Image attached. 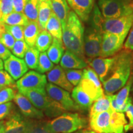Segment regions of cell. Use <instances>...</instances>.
<instances>
[{
	"mask_svg": "<svg viewBox=\"0 0 133 133\" xmlns=\"http://www.w3.org/2000/svg\"><path fill=\"white\" fill-rule=\"evenodd\" d=\"M133 51L125 49L117 54V59L112 74L102 83L105 94L112 95L126 84L132 74Z\"/></svg>",
	"mask_w": 133,
	"mask_h": 133,
	"instance_id": "1",
	"label": "cell"
},
{
	"mask_svg": "<svg viewBox=\"0 0 133 133\" xmlns=\"http://www.w3.org/2000/svg\"><path fill=\"white\" fill-rule=\"evenodd\" d=\"M84 26L78 16L73 11L69 12L66 24L62 28V41L66 50L84 60L83 48Z\"/></svg>",
	"mask_w": 133,
	"mask_h": 133,
	"instance_id": "2",
	"label": "cell"
},
{
	"mask_svg": "<svg viewBox=\"0 0 133 133\" xmlns=\"http://www.w3.org/2000/svg\"><path fill=\"white\" fill-rule=\"evenodd\" d=\"M89 124L87 118L78 112H66L47 121L46 125L50 131L54 133H73Z\"/></svg>",
	"mask_w": 133,
	"mask_h": 133,
	"instance_id": "3",
	"label": "cell"
},
{
	"mask_svg": "<svg viewBox=\"0 0 133 133\" xmlns=\"http://www.w3.org/2000/svg\"><path fill=\"white\" fill-rule=\"evenodd\" d=\"M19 92L27 97L35 107L42 111L48 118H54L66 112L59 104L49 97L46 89L21 90Z\"/></svg>",
	"mask_w": 133,
	"mask_h": 133,
	"instance_id": "4",
	"label": "cell"
},
{
	"mask_svg": "<svg viewBox=\"0 0 133 133\" xmlns=\"http://www.w3.org/2000/svg\"><path fill=\"white\" fill-rule=\"evenodd\" d=\"M98 6L105 19H116L133 13V6L123 0H98Z\"/></svg>",
	"mask_w": 133,
	"mask_h": 133,
	"instance_id": "5",
	"label": "cell"
},
{
	"mask_svg": "<svg viewBox=\"0 0 133 133\" xmlns=\"http://www.w3.org/2000/svg\"><path fill=\"white\" fill-rule=\"evenodd\" d=\"M79 85L93 101L104 95V90L99 76L91 67L83 70V77Z\"/></svg>",
	"mask_w": 133,
	"mask_h": 133,
	"instance_id": "6",
	"label": "cell"
},
{
	"mask_svg": "<svg viewBox=\"0 0 133 133\" xmlns=\"http://www.w3.org/2000/svg\"><path fill=\"white\" fill-rule=\"evenodd\" d=\"M46 91L49 97L59 104L66 112L83 113L74 102L69 91L51 83H47Z\"/></svg>",
	"mask_w": 133,
	"mask_h": 133,
	"instance_id": "7",
	"label": "cell"
},
{
	"mask_svg": "<svg viewBox=\"0 0 133 133\" xmlns=\"http://www.w3.org/2000/svg\"><path fill=\"white\" fill-rule=\"evenodd\" d=\"M29 122L30 119L14 110L8 118L0 122V133H26Z\"/></svg>",
	"mask_w": 133,
	"mask_h": 133,
	"instance_id": "8",
	"label": "cell"
},
{
	"mask_svg": "<svg viewBox=\"0 0 133 133\" xmlns=\"http://www.w3.org/2000/svg\"><path fill=\"white\" fill-rule=\"evenodd\" d=\"M102 34L101 31L90 26L84 35L83 48L85 56L88 59L100 57L102 45Z\"/></svg>",
	"mask_w": 133,
	"mask_h": 133,
	"instance_id": "9",
	"label": "cell"
},
{
	"mask_svg": "<svg viewBox=\"0 0 133 133\" xmlns=\"http://www.w3.org/2000/svg\"><path fill=\"white\" fill-rule=\"evenodd\" d=\"M133 24V13L116 19H105L102 25L103 33H110L125 38Z\"/></svg>",
	"mask_w": 133,
	"mask_h": 133,
	"instance_id": "10",
	"label": "cell"
},
{
	"mask_svg": "<svg viewBox=\"0 0 133 133\" xmlns=\"http://www.w3.org/2000/svg\"><path fill=\"white\" fill-rule=\"evenodd\" d=\"M116 59L117 54L112 57H98L94 59H89L87 61V64H89L91 69L96 73L100 81L102 83L110 76Z\"/></svg>",
	"mask_w": 133,
	"mask_h": 133,
	"instance_id": "11",
	"label": "cell"
},
{
	"mask_svg": "<svg viewBox=\"0 0 133 133\" xmlns=\"http://www.w3.org/2000/svg\"><path fill=\"white\" fill-rule=\"evenodd\" d=\"M47 78L45 75L33 70L27 71L16 82L19 91L46 89Z\"/></svg>",
	"mask_w": 133,
	"mask_h": 133,
	"instance_id": "12",
	"label": "cell"
},
{
	"mask_svg": "<svg viewBox=\"0 0 133 133\" xmlns=\"http://www.w3.org/2000/svg\"><path fill=\"white\" fill-rule=\"evenodd\" d=\"M125 39L115 34L103 33L100 57H109L116 55L122 49Z\"/></svg>",
	"mask_w": 133,
	"mask_h": 133,
	"instance_id": "13",
	"label": "cell"
},
{
	"mask_svg": "<svg viewBox=\"0 0 133 133\" xmlns=\"http://www.w3.org/2000/svg\"><path fill=\"white\" fill-rule=\"evenodd\" d=\"M13 101L19 108L20 112L26 118L39 120L45 116L42 111L35 107L30 101L21 92H17Z\"/></svg>",
	"mask_w": 133,
	"mask_h": 133,
	"instance_id": "14",
	"label": "cell"
},
{
	"mask_svg": "<svg viewBox=\"0 0 133 133\" xmlns=\"http://www.w3.org/2000/svg\"><path fill=\"white\" fill-rule=\"evenodd\" d=\"M113 110H108L90 115L89 124L92 130L98 133H113L110 119Z\"/></svg>",
	"mask_w": 133,
	"mask_h": 133,
	"instance_id": "15",
	"label": "cell"
},
{
	"mask_svg": "<svg viewBox=\"0 0 133 133\" xmlns=\"http://www.w3.org/2000/svg\"><path fill=\"white\" fill-rule=\"evenodd\" d=\"M5 70L9 74L14 80H18L28 71L29 68L24 60L14 55L5 60L4 62Z\"/></svg>",
	"mask_w": 133,
	"mask_h": 133,
	"instance_id": "16",
	"label": "cell"
},
{
	"mask_svg": "<svg viewBox=\"0 0 133 133\" xmlns=\"http://www.w3.org/2000/svg\"><path fill=\"white\" fill-rule=\"evenodd\" d=\"M47 79L49 83L62 88L70 92L72 91L74 86L69 82L66 78L64 69L61 65L54 66V67L48 71L46 75Z\"/></svg>",
	"mask_w": 133,
	"mask_h": 133,
	"instance_id": "17",
	"label": "cell"
},
{
	"mask_svg": "<svg viewBox=\"0 0 133 133\" xmlns=\"http://www.w3.org/2000/svg\"><path fill=\"white\" fill-rule=\"evenodd\" d=\"M73 11L78 16L81 21L86 22L94 6V0H66Z\"/></svg>",
	"mask_w": 133,
	"mask_h": 133,
	"instance_id": "18",
	"label": "cell"
},
{
	"mask_svg": "<svg viewBox=\"0 0 133 133\" xmlns=\"http://www.w3.org/2000/svg\"><path fill=\"white\" fill-rule=\"evenodd\" d=\"M60 65L64 69H83L88 66L84 60L69 50H66L60 61Z\"/></svg>",
	"mask_w": 133,
	"mask_h": 133,
	"instance_id": "19",
	"label": "cell"
},
{
	"mask_svg": "<svg viewBox=\"0 0 133 133\" xmlns=\"http://www.w3.org/2000/svg\"><path fill=\"white\" fill-rule=\"evenodd\" d=\"M71 96L75 104L80 108L83 113L89 112L94 101L83 90L79 84L74 88L71 91Z\"/></svg>",
	"mask_w": 133,
	"mask_h": 133,
	"instance_id": "20",
	"label": "cell"
},
{
	"mask_svg": "<svg viewBox=\"0 0 133 133\" xmlns=\"http://www.w3.org/2000/svg\"><path fill=\"white\" fill-rule=\"evenodd\" d=\"M42 29L37 21H29L24 26V40L29 47H34L38 36Z\"/></svg>",
	"mask_w": 133,
	"mask_h": 133,
	"instance_id": "21",
	"label": "cell"
},
{
	"mask_svg": "<svg viewBox=\"0 0 133 133\" xmlns=\"http://www.w3.org/2000/svg\"><path fill=\"white\" fill-rule=\"evenodd\" d=\"M52 11L58 17L62 28L65 25L70 12V7L66 0H50Z\"/></svg>",
	"mask_w": 133,
	"mask_h": 133,
	"instance_id": "22",
	"label": "cell"
},
{
	"mask_svg": "<svg viewBox=\"0 0 133 133\" xmlns=\"http://www.w3.org/2000/svg\"><path fill=\"white\" fill-rule=\"evenodd\" d=\"M65 46L62 39L53 38L52 42L49 49L47 50V54L54 64H58L64 54Z\"/></svg>",
	"mask_w": 133,
	"mask_h": 133,
	"instance_id": "23",
	"label": "cell"
},
{
	"mask_svg": "<svg viewBox=\"0 0 133 133\" xmlns=\"http://www.w3.org/2000/svg\"><path fill=\"white\" fill-rule=\"evenodd\" d=\"M52 11L50 0H39L38 23L42 30H46V24Z\"/></svg>",
	"mask_w": 133,
	"mask_h": 133,
	"instance_id": "24",
	"label": "cell"
},
{
	"mask_svg": "<svg viewBox=\"0 0 133 133\" xmlns=\"http://www.w3.org/2000/svg\"><path fill=\"white\" fill-rule=\"evenodd\" d=\"M46 30L53 38L62 39V26L58 17L52 11L47 22Z\"/></svg>",
	"mask_w": 133,
	"mask_h": 133,
	"instance_id": "25",
	"label": "cell"
},
{
	"mask_svg": "<svg viewBox=\"0 0 133 133\" xmlns=\"http://www.w3.org/2000/svg\"><path fill=\"white\" fill-rule=\"evenodd\" d=\"M29 20L24 12L13 11L1 19V22L8 25H21L25 26Z\"/></svg>",
	"mask_w": 133,
	"mask_h": 133,
	"instance_id": "26",
	"label": "cell"
},
{
	"mask_svg": "<svg viewBox=\"0 0 133 133\" xmlns=\"http://www.w3.org/2000/svg\"><path fill=\"white\" fill-rule=\"evenodd\" d=\"M108 110H112L111 108L110 100L109 95L104 94L102 97L93 102L89 110V116Z\"/></svg>",
	"mask_w": 133,
	"mask_h": 133,
	"instance_id": "27",
	"label": "cell"
},
{
	"mask_svg": "<svg viewBox=\"0 0 133 133\" xmlns=\"http://www.w3.org/2000/svg\"><path fill=\"white\" fill-rule=\"evenodd\" d=\"M128 124L123 113L113 112L110 119L111 128L113 133H124V126Z\"/></svg>",
	"mask_w": 133,
	"mask_h": 133,
	"instance_id": "28",
	"label": "cell"
},
{
	"mask_svg": "<svg viewBox=\"0 0 133 133\" xmlns=\"http://www.w3.org/2000/svg\"><path fill=\"white\" fill-rule=\"evenodd\" d=\"M52 35L46 30H42L38 36L35 46L39 52H45L52 44Z\"/></svg>",
	"mask_w": 133,
	"mask_h": 133,
	"instance_id": "29",
	"label": "cell"
},
{
	"mask_svg": "<svg viewBox=\"0 0 133 133\" xmlns=\"http://www.w3.org/2000/svg\"><path fill=\"white\" fill-rule=\"evenodd\" d=\"M39 51L35 47H29L24 57V61L30 69L36 70L39 62Z\"/></svg>",
	"mask_w": 133,
	"mask_h": 133,
	"instance_id": "30",
	"label": "cell"
},
{
	"mask_svg": "<svg viewBox=\"0 0 133 133\" xmlns=\"http://www.w3.org/2000/svg\"><path fill=\"white\" fill-rule=\"evenodd\" d=\"M39 0H28L25 6L24 13L29 21L38 22Z\"/></svg>",
	"mask_w": 133,
	"mask_h": 133,
	"instance_id": "31",
	"label": "cell"
},
{
	"mask_svg": "<svg viewBox=\"0 0 133 133\" xmlns=\"http://www.w3.org/2000/svg\"><path fill=\"white\" fill-rule=\"evenodd\" d=\"M89 18L91 20V26L103 33L102 25L105 18L100 11L98 5L94 4Z\"/></svg>",
	"mask_w": 133,
	"mask_h": 133,
	"instance_id": "32",
	"label": "cell"
},
{
	"mask_svg": "<svg viewBox=\"0 0 133 133\" xmlns=\"http://www.w3.org/2000/svg\"><path fill=\"white\" fill-rule=\"evenodd\" d=\"M46 122L47 121L43 119H30L29 128L26 133H54L48 129Z\"/></svg>",
	"mask_w": 133,
	"mask_h": 133,
	"instance_id": "33",
	"label": "cell"
},
{
	"mask_svg": "<svg viewBox=\"0 0 133 133\" xmlns=\"http://www.w3.org/2000/svg\"><path fill=\"white\" fill-rule=\"evenodd\" d=\"M54 67V64L50 60L47 52H41L39 54V62L36 70L40 74H45L51 70Z\"/></svg>",
	"mask_w": 133,
	"mask_h": 133,
	"instance_id": "34",
	"label": "cell"
},
{
	"mask_svg": "<svg viewBox=\"0 0 133 133\" xmlns=\"http://www.w3.org/2000/svg\"><path fill=\"white\" fill-rule=\"evenodd\" d=\"M16 39L5 29L4 24H0V43L6 46L8 49L12 50L14 46Z\"/></svg>",
	"mask_w": 133,
	"mask_h": 133,
	"instance_id": "35",
	"label": "cell"
},
{
	"mask_svg": "<svg viewBox=\"0 0 133 133\" xmlns=\"http://www.w3.org/2000/svg\"><path fill=\"white\" fill-rule=\"evenodd\" d=\"M68 80L74 86L78 85L83 77L81 69H64Z\"/></svg>",
	"mask_w": 133,
	"mask_h": 133,
	"instance_id": "36",
	"label": "cell"
},
{
	"mask_svg": "<svg viewBox=\"0 0 133 133\" xmlns=\"http://www.w3.org/2000/svg\"><path fill=\"white\" fill-rule=\"evenodd\" d=\"M29 48V46L26 44L25 40L16 41L11 51L14 56L21 59H23Z\"/></svg>",
	"mask_w": 133,
	"mask_h": 133,
	"instance_id": "37",
	"label": "cell"
},
{
	"mask_svg": "<svg viewBox=\"0 0 133 133\" xmlns=\"http://www.w3.org/2000/svg\"><path fill=\"white\" fill-rule=\"evenodd\" d=\"M5 87L16 89V83L6 70H0V90Z\"/></svg>",
	"mask_w": 133,
	"mask_h": 133,
	"instance_id": "38",
	"label": "cell"
},
{
	"mask_svg": "<svg viewBox=\"0 0 133 133\" xmlns=\"http://www.w3.org/2000/svg\"><path fill=\"white\" fill-rule=\"evenodd\" d=\"M6 30L12 35L16 41L24 40V26L21 25H8L4 24Z\"/></svg>",
	"mask_w": 133,
	"mask_h": 133,
	"instance_id": "39",
	"label": "cell"
},
{
	"mask_svg": "<svg viewBox=\"0 0 133 133\" xmlns=\"http://www.w3.org/2000/svg\"><path fill=\"white\" fill-rule=\"evenodd\" d=\"M17 92L16 89L5 87L0 90V105L11 102L14 99Z\"/></svg>",
	"mask_w": 133,
	"mask_h": 133,
	"instance_id": "40",
	"label": "cell"
},
{
	"mask_svg": "<svg viewBox=\"0 0 133 133\" xmlns=\"http://www.w3.org/2000/svg\"><path fill=\"white\" fill-rule=\"evenodd\" d=\"M14 110V104L9 102L0 105V121L4 120L12 114Z\"/></svg>",
	"mask_w": 133,
	"mask_h": 133,
	"instance_id": "41",
	"label": "cell"
},
{
	"mask_svg": "<svg viewBox=\"0 0 133 133\" xmlns=\"http://www.w3.org/2000/svg\"><path fill=\"white\" fill-rule=\"evenodd\" d=\"M0 8L2 13L3 19L5 16H8L10 13L14 11L12 0H1L0 2Z\"/></svg>",
	"mask_w": 133,
	"mask_h": 133,
	"instance_id": "42",
	"label": "cell"
},
{
	"mask_svg": "<svg viewBox=\"0 0 133 133\" xmlns=\"http://www.w3.org/2000/svg\"><path fill=\"white\" fill-rule=\"evenodd\" d=\"M125 113L129 119V123L124 126V131L127 132L130 129H133V104L132 102L128 104Z\"/></svg>",
	"mask_w": 133,
	"mask_h": 133,
	"instance_id": "43",
	"label": "cell"
},
{
	"mask_svg": "<svg viewBox=\"0 0 133 133\" xmlns=\"http://www.w3.org/2000/svg\"><path fill=\"white\" fill-rule=\"evenodd\" d=\"M28 0H12L13 9L15 12H24L25 6Z\"/></svg>",
	"mask_w": 133,
	"mask_h": 133,
	"instance_id": "44",
	"label": "cell"
},
{
	"mask_svg": "<svg viewBox=\"0 0 133 133\" xmlns=\"http://www.w3.org/2000/svg\"><path fill=\"white\" fill-rule=\"evenodd\" d=\"M124 47L126 49L133 51V24L129 30L128 36L124 43Z\"/></svg>",
	"mask_w": 133,
	"mask_h": 133,
	"instance_id": "45",
	"label": "cell"
},
{
	"mask_svg": "<svg viewBox=\"0 0 133 133\" xmlns=\"http://www.w3.org/2000/svg\"><path fill=\"white\" fill-rule=\"evenodd\" d=\"M11 52L9 49L5 46L4 44L0 43V59L2 60H6L11 56Z\"/></svg>",
	"mask_w": 133,
	"mask_h": 133,
	"instance_id": "46",
	"label": "cell"
},
{
	"mask_svg": "<svg viewBox=\"0 0 133 133\" xmlns=\"http://www.w3.org/2000/svg\"><path fill=\"white\" fill-rule=\"evenodd\" d=\"M73 133H98V132L92 130V129H80V130L75 131V132H74Z\"/></svg>",
	"mask_w": 133,
	"mask_h": 133,
	"instance_id": "47",
	"label": "cell"
},
{
	"mask_svg": "<svg viewBox=\"0 0 133 133\" xmlns=\"http://www.w3.org/2000/svg\"><path fill=\"white\" fill-rule=\"evenodd\" d=\"M4 69V62H3V60L0 59V70Z\"/></svg>",
	"mask_w": 133,
	"mask_h": 133,
	"instance_id": "48",
	"label": "cell"
},
{
	"mask_svg": "<svg viewBox=\"0 0 133 133\" xmlns=\"http://www.w3.org/2000/svg\"><path fill=\"white\" fill-rule=\"evenodd\" d=\"M123 1H126V2L128 3H129V4H131L132 5L133 4V0H123Z\"/></svg>",
	"mask_w": 133,
	"mask_h": 133,
	"instance_id": "49",
	"label": "cell"
},
{
	"mask_svg": "<svg viewBox=\"0 0 133 133\" xmlns=\"http://www.w3.org/2000/svg\"><path fill=\"white\" fill-rule=\"evenodd\" d=\"M1 19H2V13H1V8H0V24H1Z\"/></svg>",
	"mask_w": 133,
	"mask_h": 133,
	"instance_id": "50",
	"label": "cell"
},
{
	"mask_svg": "<svg viewBox=\"0 0 133 133\" xmlns=\"http://www.w3.org/2000/svg\"><path fill=\"white\" fill-rule=\"evenodd\" d=\"M1 0H0V2H1Z\"/></svg>",
	"mask_w": 133,
	"mask_h": 133,
	"instance_id": "51",
	"label": "cell"
},
{
	"mask_svg": "<svg viewBox=\"0 0 133 133\" xmlns=\"http://www.w3.org/2000/svg\"><path fill=\"white\" fill-rule=\"evenodd\" d=\"M0 122H1V121H0Z\"/></svg>",
	"mask_w": 133,
	"mask_h": 133,
	"instance_id": "52",
	"label": "cell"
}]
</instances>
